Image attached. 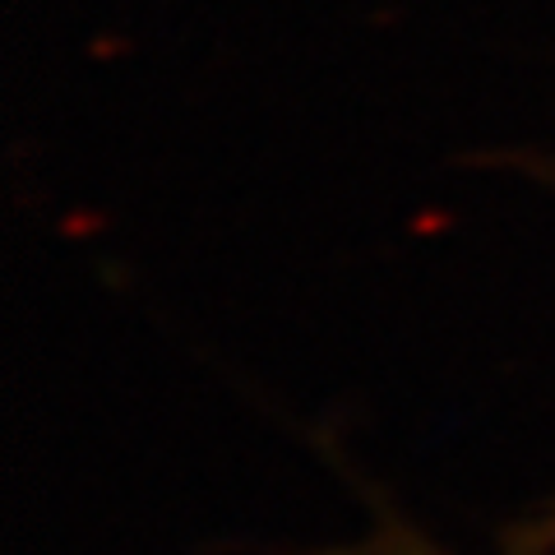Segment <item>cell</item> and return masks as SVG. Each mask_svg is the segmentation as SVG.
I'll return each instance as SVG.
<instances>
[{"label":"cell","instance_id":"cell-1","mask_svg":"<svg viewBox=\"0 0 555 555\" xmlns=\"http://www.w3.org/2000/svg\"><path fill=\"white\" fill-rule=\"evenodd\" d=\"M361 555H444L440 546H430L426 537H416L412 528H403V524H385L379 528L371 542H366V551Z\"/></svg>","mask_w":555,"mask_h":555}]
</instances>
